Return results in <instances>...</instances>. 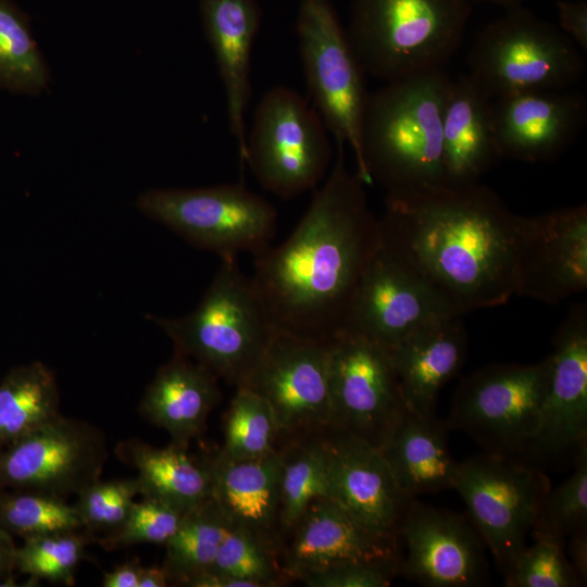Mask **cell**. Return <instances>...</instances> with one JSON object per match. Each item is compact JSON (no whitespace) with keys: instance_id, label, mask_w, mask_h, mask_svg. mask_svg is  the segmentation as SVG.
<instances>
[{"instance_id":"6da1fadb","label":"cell","mask_w":587,"mask_h":587,"mask_svg":"<svg viewBox=\"0 0 587 587\" xmlns=\"http://www.w3.org/2000/svg\"><path fill=\"white\" fill-rule=\"evenodd\" d=\"M520 215L478 183L386 193L380 245L455 315L515 296Z\"/></svg>"},{"instance_id":"7a4b0ae2","label":"cell","mask_w":587,"mask_h":587,"mask_svg":"<svg viewBox=\"0 0 587 587\" xmlns=\"http://www.w3.org/2000/svg\"><path fill=\"white\" fill-rule=\"evenodd\" d=\"M365 182L338 157L290 236L254 255L253 286L274 329L330 341L380 246Z\"/></svg>"},{"instance_id":"3957f363","label":"cell","mask_w":587,"mask_h":587,"mask_svg":"<svg viewBox=\"0 0 587 587\" xmlns=\"http://www.w3.org/2000/svg\"><path fill=\"white\" fill-rule=\"evenodd\" d=\"M452 79L434 70L391 80L369 96L362 178L386 192L446 185L442 117Z\"/></svg>"},{"instance_id":"277c9868","label":"cell","mask_w":587,"mask_h":587,"mask_svg":"<svg viewBox=\"0 0 587 587\" xmlns=\"http://www.w3.org/2000/svg\"><path fill=\"white\" fill-rule=\"evenodd\" d=\"M471 14L472 0H353L346 33L365 75L388 83L445 70Z\"/></svg>"},{"instance_id":"5b68a950","label":"cell","mask_w":587,"mask_h":587,"mask_svg":"<svg viewBox=\"0 0 587 587\" xmlns=\"http://www.w3.org/2000/svg\"><path fill=\"white\" fill-rule=\"evenodd\" d=\"M176 353L236 388L257 366L274 332L263 303L237 258L221 266L198 307L180 317L150 316Z\"/></svg>"},{"instance_id":"8992f818","label":"cell","mask_w":587,"mask_h":587,"mask_svg":"<svg viewBox=\"0 0 587 587\" xmlns=\"http://www.w3.org/2000/svg\"><path fill=\"white\" fill-rule=\"evenodd\" d=\"M467 65L466 74L492 100L569 89L586 71L582 50L558 26L522 5L507 9L479 32Z\"/></svg>"},{"instance_id":"52a82bcc","label":"cell","mask_w":587,"mask_h":587,"mask_svg":"<svg viewBox=\"0 0 587 587\" xmlns=\"http://www.w3.org/2000/svg\"><path fill=\"white\" fill-rule=\"evenodd\" d=\"M137 208L221 259L259 254L271 245L277 225L275 208L241 184L150 189L138 197Z\"/></svg>"},{"instance_id":"ba28073f","label":"cell","mask_w":587,"mask_h":587,"mask_svg":"<svg viewBox=\"0 0 587 587\" xmlns=\"http://www.w3.org/2000/svg\"><path fill=\"white\" fill-rule=\"evenodd\" d=\"M297 36L310 96L337 143L351 148L362 178V129L370 93L329 0H300Z\"/></svg>"},{"instance_id":"9c48e42d","label":"cell","mask_w":587,"mask_h":587,"mask_svg":"<svg viewBox=\"0 0 587 587\" xmlns=\"http://www.w3.org/2000/svg\"><path fill=\"white\" fill-rule=\"evenodd\" d=\"M326 129L300 95L274 87L255 108L243 161L265 190L282 199L297 197L326 175L332 159Z\"/></svg>"},{"instance_id":"30bf717a","label":"cell","mask_w":587,"mask_h":587,"mask_svg":"<svg viewBox=\"0 0 587 587\" xmlns=\"http://www.w3.org/2000/svg\"><path fill=\"white\" fill-rule=\"evenodd\" d=\"M548 377V357L536 364L485 366L459 385L448 426L466 433L487 452L522 455L535 437Z\"/></svg>"},{"instance_id":"8fae6325","label":"cell","mask_w":587,"mask_h":587,"mask_svg":"<svg viewBox=\"0 0 587 587\" xmlns=\"http://www.w3.org/2000/svg\"><path fill=\"white\" fill-rule=\"evenodd\" d=\"M549 478L515 458L486 452L458 464L453 489L505 576L526 547Z\"/></svg>"},{"instance_id":"7c38bea8","label":"cell","mask_w":587,"mask_h":587,"mask_svg":"<svg viewBox=\"0 0 587 587\" xmlns=\"http://www.w3.org/2000/svg\"><path fill=\"white\" fill-rule=\"evenodd\" d=\"M108 459L98 427L60 414L0 450V488L67 499L99 480Z\"/></svg>"},{"instance_id":"4fadbf2b","label":"cell","mask_w":587,"mask_h":587,"mask_svg":"<svg viewBox=\"0 0 587 587\" xmlns=\"http://www.w3.org/2000/svg\"><path fill=\"white\" fill-rule=\"evenodd\" d=\"M330 423L380 448L408 411L386 349L353 333L330 340Z\"/></svg>"},{"instance_id":"5bb4252c","label":"cell","mask_w":587,"mask_h":587,"mask_svg":"<svg viewBox=\"0 0 587 587\" xmlns=\"http://www.w3.org/2000/svg\"><path fill=\"white\" fill-rule=\"evenodd\" d=\"M330 341L274 329L254 370L239 387L272 407L280 439L323 432L330 423Z\"/></svg>"},{"instance_id":"9a60e30c","label":"cell","mask_w":587,"mask_h":587,"mask_svg":"<svg viewBox=\"0 0 587 587\" xmlns=\"http://www.w3.org/2000/svg\"><path fill=\"white\" fill-rule=\"evenodd\" d=\"M587 288V205L520 216L515 296L558 304Z\"/></svg>"},{"instance_id":"2e32d148","label":"cell","mask_w":587,"mask_h":587,"mask_svg":"<svg viewBox=\"0 0 587 587\" xmlns=\"http://www.w3.org/2000/svg\"><path fill=\"white\" fill-rule=\"evenodd\" d=\"M451 316L458 315L380 245L358 285L342 332L358 334L388 350Z\"/></svg>"},{"instance_id":"e0dca14e","label":"cell","mask_w":587,"mask_h":587,"mask_svg":"<svg viewBox=\"0 0 587 587\" xmlns=\"http://www.w3.org/2000/svg\"><path fill=\"white\" fill-rule=\"evenodd\" d=\"M399 536L407 548L400 573L409 579L427 587L485 583V544L466 517L413 498L402 516Z\"/></svg>"},{"instance_id":"ac0fdd59","label":"cell","mask_w":587,"mask_h":587,"mask_svg":"<svg viewBox=\"0 0 587 587\" xmlns=\"http://www.w3.org/2000/svg\"><path fill=\"white\" fill-rule=\"evenodd\" d=\"M549 377L535 437V459L576 452L587 441V307H574L561 323L548 355Z\"/></svg>"},{"instance_id":"d6986e66","label":"cell","mask_w":587,"mask_h":587,"mask_svg":"<svg viewBox=\"0 0 587 587\" xmlns=\"http://www.w3.org/2000/svg\"><path fill=\"white\" fill-rule=\"evenodd\" d=\"M328 452V497L374 534L398 539L410 502L380 450L345 433L324 430Z\"/></svg>"},{"instance_id":"ffe728a7","label":"cell","mask_w":587,"mask_h":587,"mask_svg":"<svg viewBox=\"0 0 587 587\" xmlns=\"http://www.w3.org/2000/svg\"><path fill=\"white\" fill-rule=\"evenodd\" d=\"M492 109L501 158L530 163L563 153L587 120L585 96L571 88L498 98Z\"/></svg>"},{"instance_id":"44dd1931","label":"cell","mask_w":587,"mask_h":587,"mask_svg":"<svg viewBox=\"0 0 587 587\" xmlns=\"http://www.w3.org/2000/svg\"><path fill=\"white\" fill-rule=\"evenodd\" d=\"M400 558L396 539L378 536L330 497L314 500L289 532L283 565L289 580L336 564Z\"/></svg>"},{"instance_id":"7402d4cb","label":"cell","mask_w":587,"mask_h":587,"mask_svg":"<svg viewBox=\"0 0 587 587\" xmlns=\"http://www.w3.org/2000/svg\"><path fill=\"white\" fill-rule=\"evenodd\" d=\"M203 459L210 472L211 497L229 526L252 534L283 560L282 460L277 448L253 459H234L218 449Z\"/></svg>"},{"instance_id":"603a6c76","label":"cell","mask_w":587,"mask_h":587,"mask_svg":"<svg viewBox=\"0 0 587 587\" xmlns=\"http://www.w3.org/2000/svg\"><path fill=\"white\" fill-rule=\"evenodd\" d=\"M208 41L223 82L229 128L243 161L251 53L261 24L257 0H199Z\"/></svg>"},{"instance_id":"cb8c5ba5","label":"cell","mask_w":587,"mask_h":587,"mask_svg":"<svg viewBox=\"0 0 587 587\" xmlns=\"http://www.w3.org/2000/svg\"><path fill=\"white\" fill-rule=\"evenodd\" d=\"M466 350L461 316L435 322L387 350L409 411L435 414L439 392L462 367Z\"/></svg>"},{"instance_id":"d4e9b609","label":"cell","mask_w":587,"mask_h":587,"mask_svg":"<svg viewBox=\"0 0 587 587\" xmlns=\"http://www.w3.org/2000/svg\"><path fill=\"white\" fill-rule=\"evenodd\" d=\"M501 159L492 99L467 74L452 79L442 117V164L446 185L478 179Z\"/></svg>"},{"instance_id":"484cf974","label":"cell","mask_w":587,"mask_h":587,"mask_svg":"<svg viewBox=\"0 0 587 587\" xmlns=\"http://www.w3.org/2000/svg\"><path fill=\"white\" fill-rule=\"evenodd\" d=\"M217 380L210 370L175 352L147 386L138 411L170 435V444L188 449L220 400Z\"/></svg>"},{"instance_id":"4316f807","label":"cell","mask_w":587,"mask_h":587,"mask_svg":"<svg viewBox=\"0 0 587 587\" xmlns=\"http://www.w3.org/2000/svg\"><path fill=\"white\" fill-rule=\"evenodd\" d=\"M448 423L407 411L379 450L399 488L410 499L453 489L458 464L449 450Z\"/></svg>"},{"instance_id":"83f0119b","label":"cell","mask_w":587,"mask_h":587,"mask_svg":"<svg viewBox=\"0 0 587 587\" xmlns=\"http://www.w3.org/2000/svg\"><path fill=\"white\" fill-rule=\"evenodd\" d=\"M170 444L158 448L138 439L121 441L115 453L137 471L139 495L164 501L182 512L211 497V477L204 459L197 460Z\"/></svg>"},{"instance_id":"f1b7e54d","label":"cell","mask_w":587,"mask_h":587,"mask_svg":"<svg viewBox=\"0 0 587 587\" xmlns=\"http://www.w3.org/2000/svg\"><path fill=\"white\" fill-rule=\"evenodd\" d=\"M60 414L58 383L47 365L12 369L0 384V450Z\"/></svg>"},{"instance_id":"f546056e","label":"cell","mask_w":587,"mask_h":587,"mask_svg":"<svg viewBox=\"0 0 587 587\" xmlns=\"http://www.w3.org/2000/svg\"><path fill=\"white\" fill-rule=\"evenodd\" d=\"M326 430V429H325ZM280 526L286 538L309 505L328 497V452L324 430L282 438Z\"/></svg>"},{"instance_id":"4dcf8cb0","label":"cell","mask_w":587,"mask_h":587,"mask_svg":"<svg viewBox=\"0 0 587 587\" xmlns=\"http://www.w3.org/2000/svg\"><path fill=\"white\" fill-rule=\"evenodd\" d=\"M229 523L212 497L184 512L166 541L162 564L170 583L189 586L208 571L223 542Z\"/></svg>"},{"instance_id":"1f68e13d","label":"cell","mask_w":587,"mask_h":587,"mask_svg":"<svg viewBox=\"0 0 587 587\" xmlns=\"http://www.w3.org/2000/svg\"><path fill=\"white\" fill-rule=\"evenodd\" d=\"M49 83V70L27 17L11 0H0V89L35 96Z\"/></svg>"},{"instance_id":"d6a6232c","label":"cell","mask_w":587,"mask_h":587,"mask_svg":"<svg viewBox=\"0 0 587 587\" xmlns=\"http://www.w3.org/2000/svg\"><path fill=\"white\" fill-rule=\"evenodd\" d=\"M280 428L271 404L246 387H237L224 416L221 451L234 459H253L273 452Z\"/></svg>"},{"instance_id":"836d02e7","label":"cell","mask_w":587,"mask_h":587,"mask_svg":"<svg viewBox=\"0 0 587 587\" xmlns=\"http://www.w3.org/2000/svg\"><path fill=\"white\" fill-rule=\"evenodd\" d=\"M93 539L95 534L83 528L25 538L16 550L15 569L34 579L74 585L75 570Z\"/></svg>"},{"instance_id":"e575fe53","label":"cell","mask_w":587,"mask_h":587,"mask_svg":"<svg viewBox=\"0 0 587 587\" xmlns=\"http://www.w3.org/2000/svg\"><path fill=\"white\" fill-rule=\"evenodd\" d=\"M0 525L11 535L25 538L82 529L73 504L66 499L17 491L0 495Z\"/></svg>"},{"instance_id":"d590c367","label":"cell","mask_w":587,"mask_h":587,"mask_svg":"<svg viewBox=\"0 0 587 587\" xmlns=\"http://www.w3.org/2000/svg\"><path fill=\"white\" fill-rule=\"evenodd\" d=\"M205 572L247 582L251 587H276L289 580L282 558L245 529L229 526Z\"/></svg>"},{"instance_id":"8d00e7d4","label":"cell","mask_w":587,"mask_h":587,"mask_svg":"<svg viewBox=\"0 0 587 587\" xmlns=\"http://www.w3.org/2000/svg\"><path fill=\"white\" fill-rule=\"evenodd\" d=\"M583 529H587V441L576 451L574 473L546 495L532 534L564 538Z\"/></svg>"},{"instance_id":"74e56055","label":"cell","mask_w":587,"mask_h":587,"mask_svg":"<svg viewBox=\"0 0 587 587\" xmlns=\"http://www.w3.org/2000/svg\"><path fill=\"white\" fill-rule=\"evenodd\" d=\"M533 544L523 549L504 576L508 587H577L584 584L573 571L563 539L549 534H532Z\"/></svg>"},{"instance_id":"f35d334b","label":"cell","mask_w":587,"mask_h":587,"mask_svg":"<svg viewBox=\"0 0 587 587\" xmlns=\"http://www.w3.org/2000/svg\"><path fill=\"white\" fill-rule=\"evenodd\" d=\"M139 492L136 477L95 482L77 495L74 503L83 529L104 535L115 532L126 520Z\"/></svg>"},{"instance_id":"ab89813d","label":"cell","mask_w":587,"mask_h":587,"mask_svg":"<svg viewBox=\"0 0 587 587\" xmlns=\"http://www.w3.org/2000/svg\"><path fill=\"white\" fill-rule=\"evenodd\" d=\"M184 512L151 497L135 501L126 520L113 533L98 538L105 550H118L138 544L165 545L176 532Z\"/></svg>"},{"instance_id":"60d3db41","label":"cell","mask_w":587,"mask_h":587,"mask_svg":"<svg viewBox=\"0 0 587 587\" xmlns=\"http://www.w3.org/2000/svg\"><path fill=\"white\" fill-rule=\"evenodd\" d=\"M400 558L350 561L313 572L300 582L309 587H386L400 574Z\"/></svg>"},{"instance_id":"b9f144b4","label":"cell","mask_w":587,"mask_h":587,"mask_svg":"<svg viewBox=\"0 0 587 587\" xmlns=\"http://www.w3.org/2000/svg\"><path fill=\"white\" fill-rule=\"evenodd\" d=\"M559 28L582 50H587V1L558 0Z\"/></svg>"},{"instance_id":"7bdbcfd3","label":"cell","mask_w":587,"mask_h":587,"mask_svg":"<svg viewBox=\"0 0 587 587\" xmlns=\"http://www.w3.org/2000/svg\"><path fill=\"white\" fill-rule=\"evenodd\" d=\"M567 560L585 585L587 582V529L570 535Z\"/></svg>"},{"instance_id":"ee69618b","label":"cell","mask_w":587,"mask_h":587,"mask_svg":"<svg viewBox=\"0 0 587 587\" xmlns=\"http://www.w3.org/2000/svg\"><path fill=\"white\" fill-rule=\"evenodd\" d=\"M143 565L136 560L127 561L117 565L112 571L104 573L103 587H138L140 572Z\"/></svg>"},{"instance_id":"f6af8a7d","label":"cell","mask_w":587,"mask_h":587,"mask_svg":"<svg viewBox=\"0 0 587 587\" xmlns=\"http://www.w3.org/2000/svg\"><path fill=\"white\" fill-rule=\"evenodd\" d=\"M16 550L12 535L0 525V585L11 578L16 563Z\"/></svg>"},{"instance_id":"bcb514c9","label":"cell","mask_w":587,"mask_h":587,"mask_svg":"<svg viewBox=\"0 0 587 587\" xmlns=\"http://www.w3.org/2000/svg\"><path fill=\"white\" fill-rule=\"evenodd\" d=\"M170 583L163 566H142L138 587H165Z\"/></svg>"},{"instance_id":"7dc6e473","label":"cell","mask_w":587,"mask_h":587,"mask_svg":"<svg viewBox=\"0 0 587 587\" xmlns=\"http://www.w3.org/2000/svg\"><path fill=\"white\" fill-rule=\"evenodd\" d=\"M474 1L509 9V8L522 5V3L527 0H474Z\"/></svg>"}]
</instances>
